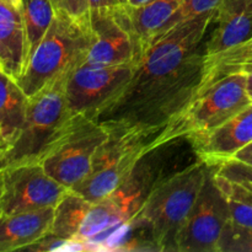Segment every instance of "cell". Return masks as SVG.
Here are the masks:
<instances>
[{
  "label": "cell",
  "instance_id": "obj_23",
  "mask_svg": "<svg viewBox=\"0 0 252 252\" xmlns=\"http://www.w3.org/2000/svg\"><path fill=\"white\" fill-rule=\"evenodd\" d=\"M218 252H252V229L229 221L221 234Z\"/></svg>",
  "mask_w": 252,
  "mask_h": 252
},
{
  "label": "cell",
  "instance_id": "obj_11",
  "mask_svg": "<svg viewBox=\"0 0 252 252\" xmlns=\"http://www.w3.org/2000/svg\"><path fill=\"white\" fill-rule=\"evenodd\" d=\"M216 166L176 239V252H218L219 241L230 221L228 202L214 181Z\"/></svg>",
  "mask_w": 252,
  "mask_h": 252
},
{
  "label": "cell",
  "instance_id": "obj_21",
  "mask_svg": "<svg viewBox=\"0 0 252 252\" xmlns=\"http://www.w3.org/2000/svg\"><path fill=\"white\" fill-rule=\"evenodd\" d=\"M214 181L228 202L230 220L236 225L252 229V192L219 174L218 170L214 174Z\"/></svg>",
  "mask_w": 252,
  "mask_h": 252
},
{
  "label": "cell",
  "instance_id": "obj_30",
  "mask_svg": "<svg viewBox=\"0 0 252 252\" xmlns=\"http://www.w3.org/2000/svg\"><path fill=\"white\" fill-rule=\"evenodd\" d=\"M241 70L246 74V91H248L249 97L252 101V63L251 64H245V65L240 66L238 69V71Z\"/></svg>",
  "mask_w": 252,
  "mask_h": 252
},
{
  "label": "cell",
  "instance_id": "obj_29",
  "mask_svg": "<svg viewBox=\"0 0 252 252\" xmlns=\"http://www.w3.org/2000/svg\"><path fill=\"white\" fill-rule=\"evenodd\" d=\"M122 4L121 0H89L90 9H100V7H113Z\"/></svg>",
  "mask_w": 252,
  "mask_h": 252
},
{
  "label": "cell",
  "instance_id": "obj_18",
  "mask_svg": "<svg viewBox=\"0 0 252 252\" xmlns=\"http://www.w3.org/2000/svg\"><path fill=\"white\" fill-rule=\"evenodd\" d=\"M185 0H149L140 6L126 4L140 48L145 47L177 11Z\"/></svg>",
  "mask_w": 252,
  "mask_h": 252
},
{
  "label": "cell",
  "instance_id": "obj_26",
  "mask_svg": "<svg viewBox=\"0 0 252 252\" xmlns=\"http://www.w3.org/2000/svg\"><path fill=\"white\" fill-rule=\"evenodd\" d=\"M219 174L238 184L243 185L252 192V166L235 159H229L221 162L218 169Z\"/></svg>",
  "mask_w": 252,
  "mask_h": 252
},
{
  "label": "cell",
  "instance_id": "obj_32",
  "mask_svg": "<svg viewBox=\"0 0 252 252\" xmlns=\"http://www.w3.org/2000/svg\"><path fill=\"white\" fill-rule=\"evenodd\" d=\"M6 1H9L10 4L15 5V6L19 7V9H20V6H21V0H6Z\"/></svg>",
  "mask_w": 252,
  "mask_h": 252
},
{
  "label": "cell",
  "instance_id": "obj_31",
  "mask_svg": "<svg viewBox=\"0 0 252 252\" xmlns=\"http://www.w3.org/2000/svg\"><path fill=\"white\" fill-rule=\"evenodd\" d=\"M147 1H149V0H127L126 4L129 5V6H140V5L145 4Z\"/></svg>",
  "mask_w": 252,
  "mask_h": 252
},
{
  "label": "cell",
  "instance_id": "obj_22",
  "mask_svg": "<svg viewBox=\"0 0 252 252\" xmlns=\"http://www.w3.org/2000/svg\"><path fill=\"white\" fill-rule=\"evenodd\" d=\"M252 63V39L246 43L223 52L212 58H206V74H204L203 90L206 86L219 78L235 73L240 66ZM201 90V91H202Z\"/></svg>",
  "mask_w": 252,
  "mask_h": 252
},
{
  "label": "cell",
  "instance_id": "obj_3",
  "mask_svg": "<svg viewBox=\"0 0 252 252\" xmlns=\"http://www.w3.org/2000/svg\"><path fill=\"white\" fill-rule=\"evenodd\" d=\"M219 165L198 160L172 175L150 193L132 219L150 231L159 251L176 252V239L209 172Z\"/></svg>",
  "mask_w": 252,
  "mask_h": 252
},
{
  "label": "cell",
  "instance_id": "obj_33",
  "mask_svg": "<svg viewBox=\"0 0 252 252\" xmlns=\"http://www.w3.org/2000/svg\"><path fill=\"white\" fill-rule=\"evenodd\" d=\"M0 194H1V176H0Z\"/></svg>",
  "mask_w": 252,
  "mask_h": 252
},
{
  "label": "cell",
  "instance_id": "obj_1",
  "mask_svg": "<svg viewBox=\"0 0 252 252\" xmlns=\"http://www.w3.org/2000/svg\"><path fill=\"white\" fill-rule=\"evenodd\" d=\"M214 11L180 22L148 43L129 84L94 118L108 134L165 127L186 111L203 88Z\"/></svg>",
  "mask_w": 252,
  "mask_h": 252
},
{
  "label": "cell",
  "instance_id": "obj_10",
  "mask_svg": "<svg viewBox=\"0 0 252 252\" xmlns=\"http://www.w3.org/2000/svg\"><path fill=\"white\" fill-rule=\"evenodd\" d=\"M94 43L84 63L98 65L138 64L143 51L137 41L126 4L89 10Z\"/></svg>",
  "mask_w": 252,
  "mask_h": 252
},
{
  "label": "cell",
  "instance_id": "obj_24",
  "mask_svg": "<svg viewBox=\"0 0 252 252\" xmlns=\"http://www.w3.org/2000/svg\"><path fill=\"white\" fill-rule=\"evenodd\" d=\"M221 0H185L177 11L169 19V21L162 26V29L154 36V38L159 34L164 33L167 30L172 29L180 22L187 21L189 19L198 16V15L206 14V12L214 11L219 6Z\"/></svg>",
  "mask_w": 252,
  "mask_h": 252
},
{
  "label": "cell",
  "instance_id": "obj_4",
  "mask_svg": "<svg viewBox=\"0 0 252 252\" xmlns=\"http://www.w3.org/2000/svg\"><path fill=\"white\" fill-rule=\"evenodd\" d=\"M66 76L30 98L19 135L0 152V172L20 165L39 164L66 129L73 117L64 94Z\"/></svg>",
  "mask_w": 252,
  "mask_h": 252
},
{
  "label": "cell",
  "instance_id": "obj_19",
  "mask_svg": "<svg viewBox=\"0 0 252 252\" xmlns=\"http://www.w3.org/2000/svg\"><path fill=\"white\" fill-rule=\"evenodd\" d=\"M91 202L69 189L54 208L53 224L49 233L66 240H76L79 228Z\"/></svg>",
  "mask_w": 252,
  "mask_h": 252
},
{
  "label": "cell",
  "instance_id": "obj_16",
  "mask_svg": "<svg viewBox=\"0 0 252 252\" xmlns=\"http://www.w3.org/2000/svg\"><path fill=\"white\" fill-rule=\"evenodd\" d=\"M54 208L37 209L0 218V252L24 250L51 231Z\"/></svg>",
  "mask_w": 252,
  "mask_h": 252
},
{
  "label": "cell",
  "instance_id": "obj_27",
  "mask_svg": "<svg viewBox=\"0 0 252 252\" xmlns=\"http://www.w3.org/2000/svg\"><path fill=\"white\" fill-rule=\"evenodd\" d=\"M54 9L62 10L73 16L81 17L89 14V0H51Z\"/></svg>",
  "mask_w": 252,
  "mask_h": 252
},
{
  "label": "cell",
  "instance_id": "obj_34",
  "mask_svg": "<svg viewBox=\"0 0 252 252\" xmlns=\"http://www.w3.org/2000/svg\"><path fill=\"white\" fill-rule=\"evenodd\" d=\"M2 217V211H1V204H0V218Z\"/></svg>",
  "mask_w": 252,
  "mask_h": 252
},
{
  "label": "cell",
  "instance_id": "obj_17",
  "mask_svg": "<svg viewBox=\"0 0 252 252\" xmlns=\"http://www.w3.org/2000/svg\"><path fill=\"white\" fill-rule=\"evenodd\" d=\"M29 101L17 81L0 69V152L9 148L19 135Z\"/></svg>",
  "mask_w": 252,
  "mask_h": 252
},
{
  "label": "cell",
  "instance_id": "obj_9",
  "mask_svg": "<svg viewBox=\"0 0 252 252\" xmlns=\"http://www.w3.org/2000/svg\"><path fill=\"white\" fill-rule=\"evenodd\" d=\"M137 64L98 65L83 63L69 73L64 83L68 107L73 115L95 118L129 84Z\"/></svg>",
  "mask_w": 252,
  "mask_h": 252
},
{
  "label": "cell",
  "instance_id": "obj_12",
  "mask_svg": "<svg viewBox=\"0 0 252 252\" xmlns=\"http://www.w3.org/2000/svg\"><path fill=\"white\" fill-rule=\"evenodd\" d=\"M1 176L2 216L56 208L69 189L49 176L41 164H27L6 169Z\"/></svg>",
  "mask_w": 252,
  "mask_h": 252
},
{
  "label": "cell",
  "instance_id": "obj_8",
  "mask_svg": "<svg viewBox=\"0 0 252 252\" xmlns=\"http://www.w3.org/2000/svg\"><path fill=\"white\" fill-rule=\"evenodd\" d=\"M252 102L246 91V74L239 70L217 79L196 96L170 125L171 138L207 133L219 127Z\"/></svg>",
  "mask_w": 252,
  "mask_h": 252
},
{
  "label": "cell",
  "instance_id": "obj_6",
  "mask_svg": "<svg viewBox=\"0 0 252 252\" xmlns=\"http://www.w3.org/2000/svg\"><path fill=\"white\" fill-rule=\"evenodd\" d=\"M170 125L147 130L108 134V139L96 152L93 169L81 184L70 191L90 202L105 199L125 181L140 158L161 143L171 140Z\"/></svg>",
  "mask_w": 252,
  "mask_h": 252
},
{
  "label": "cell",
  "instance_id": "obj_15",
  "mask_svg": "<svg viewBox=\"0 0 252 252\" xmlns=\"http://www.w3.org/2000/svg\"><path fill=\"white\" fill-rule=\"evenodd\" d=\"M29 61L26 30L21 10L0 0V69L16 80Z\"/></svg>",
  "mask_w": 252,
  "mask_h": 252
},
{
  "label": "cell",
  "instance_id": "obj_28",
  "mask_svg": "<svg viewBox=\"0 0 252 252\" xmlns=\"http://www.w3.org/2000/svg\"><path fill=\"white\" fill-rule=\"evenodd\" d=\"M233 159L239 160V161L245 162V164L251 165L252 166V142L250 144L246 145V147H244L241 150H239V152L234 155Z\"/></svg>",
  "mask_w": 252,
  "mask_h": 252
},
{
  "label": "cell",
  "instance_id": "obj_25",
  "mask_svg": "<svg viewBox=\"0 0 252 252\" xmlns=\"http://www.w3.org/2000/svg\"><path fill=\"white\" fill-rule=\"evenodd\" d=\"M22 251L33 252H53V251H85L84 244L79 240H66L48 233L32 245L25 248Z\"/></svg>",
  "mask_w": 252,
  "mask_h": 252
},
{
  "label": "cell",
  "instance_id": "obj_14",
  "mask_svg": "<svg viewBox=\"0 0 252 252\" xmlns=\"http://www.w3.org/2000/svg\"><path fill=\"white\" fill-rule=\"evenodd\" d=\"M212 25L214 26L206 39V58L252 39V0H221Z\"/></svg>",
  "mask_w": 252,
  "mask_h": 252
},
{
  "label": "cell",
  "instance_id": "obj_20",
  "mask_svg": "<svg viewBox=\"0 0 252 252\" xmlns=\"http://www.w3.org/2000/svg\"><path fill=\"white\" fill-rule=\"evenodd\" d=\"M20 10H21L25 30H26L30 59L46 32L48 31L56 16V9L51 0H21Z\"/></svg>",
  "mask_w": 252,
  "mask_h": 252
},
{
  "label": "cell",
  "instance_id": "obj_5",
  "mask_svg": "<svg viewBox=\"0 0 252 252\" xmlns=\"http://www.w3.org/2000/svg\"><path fill=\"white\" fill-rule=\"evenodd\" d=\"M198 160L201 158L187 135L161 143L145 153L125 181L105 199L123 220H129L160 184Z\"/></svg>",
  "mask_w": 252,
  "mask_h": 252
},
{
  "label": "cell",
  "instance_id": "obj_2",
  "mask_svg": "<svg viewBox=\"0 0 252 252\" xmlns=\"http://www.w3.org/2000/svg\"><path fill=\"white\" fill-rule=\"evenodd\" d=\"M94 43L89 14L76 17L62 10L56 16L26 68L16 79L31 98L83 64Z\"/></svg>",
  "mask_w": 252,
  "mask_h": 252
},
{
  "label": "cell",
  "instance_id": "obj_7",
  "mask_svg": "<svg viewBox=\"0 0 252 252\" xmlns=\"http://www.w3.org/2000/svg\"><path fill=\"white\" fill-rule=\"evenodd\" d=\"M107 139L108 132L97 121L73 115L66 129L39 164L49 176L71 189L89 176L96 152Z\"/></svg>",
  "mask_w": 252,
  "mask_h": 252
},
{
  "label": "cell",
  "instance_id": "obj_35",
  "mask_svg": "<svg viewBox=\"0 0 252 252\" xmlns=\"http://www.w3.org/2000/svg\"><path fill=\"white\" fill-rule=\"evenodd\" d=\"M121 2H122V4H126V2H127V0H121Z\"/></svg>",
  "mask_w": 252,
  "mask_h": 252
},
{
  "label": "cell",
  "instance_id": "obj_13",
  "mask_svg": "<svg viewBox=\"0 0 252 252\" xmlns=\"http://www.w3.org/2000/svg\"><path fill=\"white\" fill-rule=\"evenodd\" d=\"M197 155L213 165L233 159L234 155L252 142V102L241 112L207 133L187 135Z\"/></svg>",
  "mask_w": 252,
  "mask_h": 252
}]
</instances>
